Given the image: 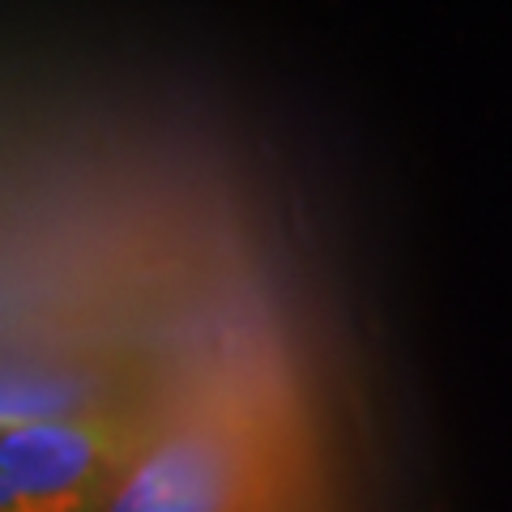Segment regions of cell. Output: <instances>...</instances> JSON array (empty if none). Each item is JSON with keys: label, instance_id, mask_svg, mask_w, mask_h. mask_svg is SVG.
<instances>
[{"label": "cell", "instance_id": "1", "mask_svg": "<svg viewBox=\"0 0 512 512\" xmlns=\"http://www.w3.org/2000/svg\"><path fill=\"white\" fill-rule=\"evenodd\" d=\"M316 500L303 431L244 380L171 384L154 436L99 512H291Z\"/></svg>", "mask_w": 512, "mask_h": 512}, {"label": "cell", "instance_id": "2", "mask_svg": "<svg viewBox=\"0 0 512 512\" xmlns=\"http://www.w3.org/2000/svg\"><path fill=\"white\" fill-rule=\"evenodd\" d=\"M171 384L0 436V512H99L154 436Z\"/></svg>", "mask_w": 512, "mask_h": 512}, {"label": "cell", "instance_id": "3", "mask_svg": "<svg viewBox=\"0 0 512 512\" xmlns=\"http://www.w3.org/2000/svg\"><path fill=\"white\" fill-rule=\"evenodd\" d=\"M146 389H158L154 376L99 355L39 350V355L0 359V436L103 410Z\"/></svg>", "mask_w": 512, "mask_h": 512}, {"label": "cell", "instance_id": "4", "mask_svg": "<svg viewBox=\"0 0 512 512\" xmlns=\"http://www.w3.org/2000/svg\"><path fill=\"white\" fill-rule=\"evenodd\" d=\"M291 512H325V504H320V495H316V500H308V504H299V508H291Z\"/></svg>", "mask_w": 512, "mask_h": 512}]
</instances>
